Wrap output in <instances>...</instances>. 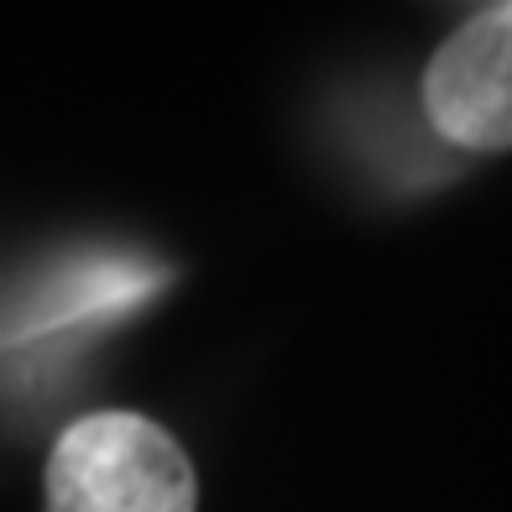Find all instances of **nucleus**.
Wrapping results in <instances>:
<instances>
[{
    "mask_svg": "<svg viewBox=\"0 0 512 512\" xmlns=\"http://www.w3.org/2000/svg\"><path fill=\"white\" fill-rule=\"evenodd\" d=\"M48 512H194L199 481L183 445L142 413L105 408L58 434L42 481Z\"/></svg>",
    "mask_w": 512,
    "mask_h": 512,
    "instance_id": "1",
    "label": "nucleus"
},
{
    "mask_svg": "<svg viewBox=\"0 0 512 512\" xmlns=\"http://www.w3.org/2000/svg\"><path fill=\"white\" fill-rule=\"evenodd\" d=\"M424 115L450 147L512 152V0L439 42L424 68Z\"/></svg>",
    "mask_w": 512,
    "mask_h": 512,
    "instance_id": "2",
    "label": "nucleus"
}]
</instances>
